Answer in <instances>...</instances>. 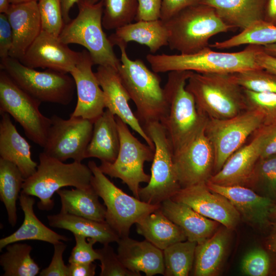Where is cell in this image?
I'll return each mask as SVG.
<instances>
[{
    "label": "cell",
    "instance_id": "277c9868",
    "mask_svg": "<svg viewBox=\"0 0 276 276\" xmlns=\"http://www.w3.org/2000/svg\"><path fill=\"white\" fill-rule=\"evenodd\" d=\"M186 87L198 110L208 119H228L247 109L243 89L231 74L193 72Z\"/></svg>",
    "mask_w": 276,
    "mask_h": 276
},
{
    "label": "cell",
    "instance_id": "9f6ffc18",
    "mask_svg": "<svg viewBox=\"0 0 276 276\" xmlns=\"http://www.w3.org/2000/svg\"><path fill=\"white\" fill-rule=\"evenodd\" d=\"M270 224L271 230L267 239L266 245L270 250L276 254V221Z\"/></svg>",
    "mask_w": 276,
    "mask_h": 276
},
{
    "label": "cell",
    "instance_id": "484cf974",
    "mask_svg": "<svg viewBox=\"0 0 276 276\" xmlns=\"http://www.w3.org/2000/svg\"><path fill=\"white\" fill-rule=\"evenodd\" d=\"M18 199L24 213V221L15 232L1 239L0 250L10 244L25 240L41 241L53 245L68 240L66 236L47 227L37 217L33 209L35 201L32 196L21 191Z\"/></svg>",
    "mask_w": 276,
    "mask_h": 276
},
{
    "label": "cell",
    "instance_id": "836d02e7",
    "mask_svg": "<svg viewBox=\"0 0 276 276\" xmlns=\"http://www.w3.org/2000/svg\"><path fill=\"white\" fill-rule=\"evenodd\" d=\"M25 179L15 164L0 158V198L5 206L8 221L12 226L16 224V201Z\"/></svg>",
    "mask_w": 276,
    "mask_h": 276
},
{
    "label": "cell",
    "instance_id": "f546056e",
    "mask_svg": "<svg viewBox=\"0 0 276 276\" xmlns=\"http://www.w3.org/2000/svg\"><path fill=\"white\" fill-rule=\"evenodd\" d=\"M230 231L223 226L211 237L197 244L194 275L214 276L219 273L226 254Z\"/></svg>",
    "mask_w": 276,
    "mask_h": 276
},
{
    "label": "cell",
    "instance_id": "c3c4849f",
    "mask_svg": "<svg viewBox=\"0 0 276 276\" xmlns=\"http://www.w3.org/2000/svg\"><path fill=\"white\" fill-rule=\"evenodd\" d=\"M13 44V32L6 14H0V57L1 60L9 56Z\"/></svg>",
    "mask_w": 276,
    "mask_h": 276
},
{
    "label": "cell",
    "instance_id": "d4e9b609",
    "mask_svg": "<svg viewBox=\"0 0 276 276\" xmlns=\"http://www.w3.org/2000/svg\"><path fill=\"white\" fill-rule=\"evenodd\" d=\"M0 156L15 164L25 179L36 171L38 164L32 159L31 146L17 131L10 116L1 113Z\"/></svg>",
    "mask_w": 276,
    "mask_h": 276
},
{
    "label": "cell",
    "instance_id": "11a10c76",
    "mask_svg": "<svg viewBox=\"0 0 276 276\" xmlns=\"http://www.w3.org/2000/svg\"><path fill=\"white\" fill-rule=\"evenodd\" d=\"M79 0H60L62 15L65 24L68 23L71 21L69 13L71 9L74 5L78 2Z\"/></svg>",
    "mask_w": 276,
    "mask_h": 276
},
{
    "label": "cell",
    "instance_id": "ba28073f",
    "mask_svg": "<svg viewBox=\"0 0 276 276\" xmlns=\"http://www.w3.org/2000/svg\"><path fill=\"white\" fill-rule=\"evenodd\" d=\"M0 67L20 88L41 102L67 105L73 99L76 84L67 73L38 71L10 56L1 60Z\"/></svg>",
    "mask_w": 276,
    "mask_h": 276
},
{
    "label": "cell",
    "instance_id": "2e32d148",
    "mask_svg": "<svg viewBox=\"0 0 276 276\" xmlns=\"http://www.w3.org/2000/svg\"><path fill=\"white\" fill-rule=\"evenodd\" d=\"M171 199L190 206L231 231L236 227L241 219L231 202L223 195L209 189L206 182L181 188Z\"/></svg>",
    "mask_w": 276,
    "mask_h": 276
},
{
    "label": "cell",
    "instance_id": "6125c7cd",
    "mask_svg": "<svg viewBox=\"0 0 276 276\" xmlns=\"http://www.w3.org/2000/svg\"><path fill=\"white\" fill-rule=\"evenodd\" d=\"M89 4H94L100 1V0H85Z\"/></svg>",
    "mask_w": 276,
    "mask_h": 276
},
{
    "label": "cell",
    "instance_id": "d6986e66",
    "mask_svg": "<svg viewBox=\"0 0 276 276\" xmlns=\"http://www.w3.org/2000/svg\"><path fill=\"white\" fill-rule=\"evenodd\" d=\"M95 74L103 91L105 108L120 118L154 149L153 141L130 107L131 99L118 70L110 66L99 65Z\"/></svg>",
    "mask_w": 276,
    "mask_h": 276
},
{
    "label": "cell",
    "instance_id": "b9f144b4",
    "mask_svg": "<svg viewBox=\"0 0 276 276\" xmlns=\"http://www.w3.org/2000/svg\"><path fill=\"white\" fill-rule=\"evenodd\" d=\"M41 30L59 37L65 23L60 0H39Z\"/></svg>",
    "mask_w": 276,
    "mask_h": 276
},
{
    "label": "cell",
    "instance_id": "94428289",
    "mask_svg": "<svg viewBox=\"0 0 276 276\" xmlns=\"http://www.w3.org/2000/svg\"><path fill=\"white\" fill-rule=\"evenodd\" d=\"M39 0H10L11 4H19L31 1H38Z\"/></svg>",
    "mask_w": 276,
    "mask_h": 276
},
{
    "label": "cell",
    "instance_id": "ffe728a7",
    "mask_svg": "<svg viewBox=\"0 0 276 276\" xmlns=\"http://www.w3.org/2000/svg\"><path fill=\"white\" fill-rule=\"evenodd\" d=\"M268 130V126H262L257 130L252 141L234 152L207 181L221 186H246L260 158Z\"/></svg>",
    "mask_w": 276,
    "mask_h": 276
},
{
    "label": "cell",
    "instance_id": "4dcf8cb0",
    "mask_svg": "<svg viewBox=\"0 0 276 276\" xmlns=\"http://www.w3.org/2000/svg\"><path fill=\"white\" fill-rule=\"evenodd\" d=\"M47 219L53 227L68 230L73 235L93 239L103 245L117 242L120 238L106 221H97L61 212L48 215Z\"/></svg>",
    "mask_w": 276,
    "mask_h": 276
},
{
    "label": "cell",
    "instance_id": "bcb514c9",
    "mask_svg": "<svg viewBox=\"0 0 276 276\" xmlns=\"http://www.w3.org/2000/svg\"><path fill=\"white\" fill-rule=\"evenodd\" d=\"M54 254L49 265L40 272V276H70L69 266L64 264L63 255L66 245L60 241L54 245Z\"/></svg>",
    "mask_w": 276,
    "mask_h": 276
},
{
    "label": "cell",
    "instance_id": "7bdbcfd3",
    "mask_svg": "<svg viewBox=\"0 0 276 276\" xmlns=\"http://www.w3.org/2000/svg\"><path fill=\"white\" fill-rule=\"evenodd\" d=\"M108 244L96 249L100 261V276H141L125 267L112 247Z\"/></svg>",
    "mask_w": 276,
    "mask_h": 276
},
{
    "label": "cell",
    "instance_id": "e575fe53",
    "mask_svg": "<svg viewBox=\"0 0 276 276\" xmlns=\"http://www.w3.org/2000/svg\"><path fill=\"white\" fill-rule=\"evenodd\" d=\"M6 248L0 256L3 276H35L39 273L40 267L31 256V246L15 242Z\"/></svg>",
    "mask_w": 276,
    "mask_h": 276
},
{
    "label": "cell",
    "instance_id": "30bf717a",
    "mask_svg": "<svg viewBox=\"0 0 276 276\" xmlns=\"http://www.w3.org/2000/svg\"><path fill=\"white\" fill-rule=\"evenodd\" d=\"M154 145L149 182L139 192L140 200L160 205L181 188L173 162V154L165 129L160 122L142 125Z\"/></svg>",
    "mask_w": 276,
    "mask_h": 276
},
{
    "label": "cell",
    "instance_id": "8992f818",
    "mask_svg": "<svg viewBox=\"0 0 276 276\" xmlns=\"http://www.w3.org/2000/svg\"><path fill=\"white\" fill-rule=\"evenodd\" d=\"M165 21L170 49L183 54L196 53L209 47L212 37L232 29L212 7L202 4L188 7Z\"/></svg>",
    "mask_w": 276,
    "mask_h": 276
},
{
    "label": "cell",
    "instance_id": "e0dca14e",
    "mask_svg": "<svg viewBox=\"0 0 276 276\" xmlns=\"http://www.w3.org/2000/svg\"><path fill=\"white\" fill-rule=\"evenodd\" d=\"M81 52L68 48L58 37L42 31L19 60L25 65L70 73L79 61Z\"/></svg>",
    "mask_w": 276,
    "mask_h": 276
},
{
    "label": "cell",
    "instance_id": "7dc6e473",
    "mask_svg": "<svg viewBox=\"0 0 276 276\" xmlns=\"http://www.w3.org/2000/svg\"><path fill=\"white\" fill-rule=\"evenodd\" d=\"M136 21L160 19L162 0H137Z\"/></svg>",
    "mask_w": 276,
    "mask_h": 276
},
{
    "label": "cell",
    "instance_id": "6f0895ef",
    "mask_svg": "<svg viewBox=\"0 0 276 276\" xmlns=\"http://www.w3.org/2000/svg\"><path fill=\"white\" fill-rule=\"evenodd\" d=\"M262 47L265 52L276 57V43Z\"/></svg>",
    "mask_w": 276,
    "mask_h": 276
},
{
    "label": "cell",
    "instance_id": "f5cc1de1",
    "mask_svg": "<svg viewBox=\"0 0 276 276\" xmlns=\"http://www.w3.org/2000/svg\"><path fill=\"white\" fill-rule=\"evenodd\" d=\"M256 61L261 68L276 75V57L265 52L262 46L257 54Z\"/></svg>",
    "mask_w": 276,
    "mask_h": 276
},
{
    "label": "cell",
    "instance_id": "5bb4252c",
    "mask_svg": "<svg viewBox=\"0 0 276 276\" xmlns=\"http://www.w3.org/2000/svg\"><path fill=\"white\" fill-rule=\"evenodd\" d=\"M50 119L51 126L43 152L63 162L68 159L81 162L85 159L94 122L77 117L65 120L56 114Z\"/></svg>",
    "mask_w": 276,
    "mask_h": 276
},
{
    "label": "cell",
    "instance_id": "d590c367",
    "mask_svg": "<svg viewBox=\"0 0 276 276\" xmlns=\"http://www.w3.org/2000/svg\"><path fill=\"white\" fill-rule=\"evenodd\" d=\"M276 43V26L261 20L242 30L240 33L222 41H217L209 47L219 50L244 44L264 46Z\"/></svg>",
    "mask_w": 276,
    "mask_h": 276
},
{
    "label": "cell",
    "instance_id": "5b68a950",
    "mask_svg": "<svg viewBox=\"0 0 276 276\" xmlns=\"http://www.w3.org/2000/svg\"><path fill=\"white\" fill-rule=\"evenodd\" d=\"M39 160L36 172L25 179L21 192L37 197V206L41 210L53 209V196L63 187L86 189L91 186L92 172L81 162L65 164L43 152L39 155Z\"/></svg>",
    "mask_w": 276,
    "mask_h": 276
},
{
    "label": "cell",
    "instance_id": "9c48e42d",
    "mask_svg": "<svg viewBox=\"0 0 276 276\" xmlns=\"http://www.w3.org/2000/svg\"><path fill=\"white\" fill-rule=\"evenodd\" d=\"M87 166L93 173L91 186L106 206L105 221L120 238L128 237L133 224L159 208L160 205L127 194L106 177L94 161H89Z\"/></svg>",
    "mask_w": 276,
    "mask_h": 276
},
{
    "label": "cell",
    "instance_id": "cb8c5ba5",
    "mask_svg": "<svg viewBox=\"0 0 276 276\" xmlns=\"http://www.w3.org/2000/svg\"><path fill=\"white\" fill-rule=\"evenodd\" d=\"M159 209L182 229L189 241L200 244L217 230L219 222L206 218L185 203L169 198L160 204Z\"/></svg>",
    "mask_w": 276,
    "mask_h": 276
},
{
    "label": "cell",
    "instance_id": "91938a15",
    "mask_svg": "<svg viewBox=\"0 0 276 276\" xmlns=\"http://www.w3.org/2000/svg\"><path fill=\"white\" fill-rule=\"evenodd\" d=\"M270 218L276 219V204H274L270 209Z\"/></svg>",
    "mask_w": 276,
    "mask_h": 276
},
{
    "label": "cell",
    "instance_id": "f35d334b",
    "mask_svg": "<svg viewBox=\"0 0 276 276\" xmlns=\"http://www.w3.org/2000/svg\"><path fill=\"white\" fill-rule=\"evenodd\" d=\"M103 27L108 30L120 28L135 19L137 0H102Z\"/></svg>",
    "mask_w": 276,
    "mask_h": 276
},
{
    "label": "cell",
    "instance_id": "9a60e30c",
    "mask_svg": "<svg viewBox=\"0 0 276 276\" xmlns=\"http://www.w3.org/2000/svg\"><path fill=\"white\" fill-rule=\"evenodd\" d=\"M173 162L181 188L207 182L214 168L215 154L205 128L173 154Z\"/></svg>",
    "mask_w": 276,
    "mask_h": 276
},
{
    "label": "cell",
    "instance_id": "7c38bea8",
    "mask_svg": "<svg viewBox=\"0 0 276 276\" xmlns=\"http://www.w3.org/2000/svg\"><path fill=\"white\" fill-rule=\"evenodd\" d=\"M41 102L20 88L3 70L0 71V113L11 116L23 128L26 136L43 148L51 119L40 111Z\"/></svg>",
    "mask_w": 276,
    "mask_h": 276
},
{
    "label": "cell",
    "instance_id": "ee69618b",
    "mask_svg": "<svg viewBox=\"0 0 276 276\" xmlns=\"http://www.w3.org/2000/svg\"><path fill=\"white\" fill-rule=\"evenodd\" d=\"M270 268V259L268 254L262 249L251 250L243 258L241 269L249 276H266Z\"/></svg>",
    "mask_w": 276,
    "mask_h": 276
},
{
    "label": "cell",
    "instance_id": "8fae6325",
    "mask_svg": "<svg viewBox=\"0 0 276 276\" xmlns=\"http://www.w3.org/2000/svg\"><path fill=\"white\" fill-rule=\"evenodd\" d=\"M120 145L116 160L112 163L101 162L100 170L111 177L118 178L128 186L134 197H139L140 184L148 183L150 175L144 170L145 162L152 161L154 150L148 144L141 143L130 132L128 125L116 117Z\"/></svg>",
    "mask_w": 276,
    "mask_h": 276
},
{
    "label": "cell",
    "instance_id": "8d00e7d4",
    "mask_svg": "<svg viewBox=\"0 0 276 276\" xmlns=\"http://www.w3.org/2000/svg\"><path fill=\"white\" fill-rule=\"evenodd\" d=\"M197 243L188 240L164 249L165 276H187L194 265Z\"/></svg>",
    "mask_w": 276,
    "mask_h": 276
},
{
    "label": "cell",
    "instance_id": "f6af8a7d",
    "mask_svg": "<svg viewBox=\"0 0 276 276\" xmlns=\"http://www.w3.org/2000/svg\"><path fill=\"white\" fill-rule=\"evenodd\" d=\"M74 236L76 243L69 257V263L93 262L99 260V254L93 248V245L97 242L96 240L80 235Z\"/></svg>",
    "mask_w": 276,
    "mask_h": 276
},
{
    "label": "cell",
    "instance_id": "7a4b0ae2",
    "mask_svg": "<svg viewBox=\"0 0 276 276\" xmlns=\"http://www.w3.org/2000/svg\"><path fill=\"white\" fill-rule=\"evenodd\" d=\"M261 47L249 44L242 51L227 53L214 51L208 47L192 54H149L146 58L152 71L156 73L187 71L199 73L232 74L260 68L256 61V55Z\"/></svg>",
    "mask_w": 276,
    "mask_h": 276
},
{
    "label": "cell",
    "instance_id": "6da1fadb",
    "mask_svg": "<svg viewBox=\"0 0 276 276\" xmlns=\"http://www.w3.org/2000/svg\"><path fill=\"white\" fill-rule=\"evenodd\" d=\"M193 72H169L164 87L166 108L160 122L165 129L173 154L205 128L208 119L198 110L193 96L186 87Z\"/></svg>",
    "mask_w": 276,
    "mask_h": 276
},
{
    "label": "cell",
    "instance_id": "74e56055",
    "mask_svg": "<svg viewBox=\"0 0 276 276\" xmlns=\"http://www.w3.org/2000/svg\"><path fill=\"white\" fill-rule=\"evenodd\" d=\"M246 186L273 201L276 199V154L259 159Z\"/></svg>",
    "mask_w": 276,
    "mask_h": 276
},
{
    "label": "cell",
    "instance_id": "7402d4cb",
    "mask_svg": "<svg viewBox=\"0 0 276 276\" xmlns=\"http://www.w3.org/2000/svg\"><path fill=\"white\" fill-rule=\"evenodd\" d=\"M6 15L13 32L9 56L20 60L41 31L38 2L11 4Z\"/></svg>",
    "mask_w": 276,
    "mask_h": 276
},
{
    "label": "cell",
    "instance_id": "603a6c76",
    "mask_svg": "<svg viewBox=\"0 0 276 276\" xmlns=\"http://www.w3.org/2000/svg\"><path fill=\"white\" fill-rule=\"evenodd\" d=\"M118 243V256L129 270L147 276L164 274L165 265L163 251L149 241H140L128 236L120 238Z\"/></svg>",
    "mask_w": 276,
    "mask_h": 276
},
{
    "label": "cell",
    "instance_id": "ab89813d",
    "mask_svg": "<svg viewBox=\"0 0 276 276\" xmlns=\"http://www.w3.org/2000/svg\"><path fill=\"white\" fill-rule=\"evenodd\" d=\"M231 75L243 89L276 93V75L263 68L247 70L232 73Z\"/></svg>",
    "mask_w": 276,
    "mask_h": 276
},
{
    "label": "cell",
    "instance_id": "1f68e13d",
    "mask_svg": "<svg viewBox=\"0 0 276 276\" xmlns=\"http://www.w3.org/2000/svg\"><path fill=\"white\" fill-rule=\"evenodd\" d=\"M135 224L137 234L162 250L173 244L187 240L182 229L167 218L159 208Z\"/></svg>",
    "mask_w": 276,
    "mask_h": 276
},
{
    "label": "cell",
    "instance_id": "3957f363",
    "mask_svg": "<svg viewBox=\"0 0 276 276\" xmlns=\"http://www.w3.org/2000/svg\"><path fill=\"white\" fill-rule=\"evenodd\" d=\"M126 43L118 42L121 63L118 72L131 100L136 108V116L142 125L160 122L166 108L164 88L159 76L150 70L143 60H131L128 56Z\"/></svg>",
    "mask_w": 276,
    "mask_h": 276
},
{
    "label": "cell",
    "instance_id": "4fadbf2b",
    "mask_svg": "<svg viewBox=\"0 0 276 276\" xmlns=\"http://www.w3.org/2000/svg\"><path fill=\"white\" fill-rule=\"evenodd\" d=\"M262 126V116L251 109L228 119H208L205 133L214 150V169L218 171L247 137Z\"/></svg>",
    "mask_w": 276,
    "mask_h": 276
},
{
    "label": "cell",
    "instance_id": "db71d44e",
    "mask_svg": "<svg viewBox=\"0 0 276 276\" xmlns=\"http://www.w3.org/2000/svg\"><path fill=\"white\" fill-rule=\"evenodd\" d=\"M263 20L276 26V0H266Z\"/></svg>",
    "mask_w": 276,
    "mask_h": 276
},
{
    "label": "cell",
    "instance_id": "681fc988",
    "mask_svg": "<svg viewBox=\"0 0 276 276\" xmlns=\"http://www.w3.org/2000/svg\"><path fill=\"white\" fill-rule=\"evenodd\" d=\"M202 0H162L160 19L167 21L182 10L199 4Z\"/></svg>",
    "mask_w": 276,
    "mask_h": 276
},
{
    "label": "cell",
    "instance_id": "816d5d0a",
    "mask_svg": "<svg viewBox=\"0 0 276 276\" xmlns=\"http://www.w3.org/2000/svg\"><path fill=\"white\" fill-rule=\"evenodd\" d=\"M70 276H94L96 265L93 262L70 263Z\"/></svg>",
    "mask_w": 276,
    "mask_h": 276
},
{
    "label": "cell",
    "instance_id": "680465c9",
    "mask_svg": "<svg viewBox=\"0 0 276 276\" xmlns=\"http://www.w3.org/2000/svg\"><path fill=\"white\" fill-rule=\"evenodd\" d=\"M11 4L10 0H0V13L6 14Z\"/></svg>",
    "mask_w": 276,
    "mask_h": 276
},
{
    "label": "cell",
    "instance_id": "83f0119b",
    "mask_svg": "<svg viewBox=\"0 0 276 276\" xmlns=\"http://www.w3.org/2000/svg\"><path fill=\"white\" fill-rule=\"evenodd\" d=\"M266 0H202L200 4L212 7L232 29H246L263 20Z\"/></svg>",
    "mask_w": 276,
    "mask_h": 276
},
{
    "label": "cell",
    "instance_id": "f907efd6",
    "mask_svg": "<svg viewBox=\"0 0 276 276\" xmlns=\"http://www.w3.org/2000/svg\"><path fill=\"white\" fill-rule=\"evenodd\" d=\"M268 127V130L263 143L260 158L276 154V125Z\"/></svg>",
    "mask_w": 276,
    "mask_h": 276
},
{
    "label": "cell",
    "instance_id": "60d3db41",
    "mask_svg": "<svg viewBox=\"0 0 276 276\" xmlns=\"http://www.w3.org/2000/svg\"><path fill=\"white\" fill-rule=\"evenodd\" d=\"M247 109H254L263 117L262 126L276 125V93L255 92L243 89Z\"/></svg>",
    "mask_w": 276,
    "mask_h": 276
},
{
    "label": "cell",
    "instance_id": "44dd1931",
    "mask_svg": "<svg viewBox=\"0 0 276 276\" xmlns=\"http://www.w3.org/2000/svg\"><path fill=\"white\" fill-rule=\"evenodd\" d=\"M206 185L211 191L225 196L248 223L260 227L270 224V211L274 204L271 199L243 186H221L209 181Z\"/></svg>",
    "mask_w": 276,
    "mask_h": 276
},
{
    "label": "cell",
    "instance_id": "d6a6232c",
    "mask_svg": "<svg viewBox=\"0 0 276 276\" xmlns=\"http://www.w3.org/2000/svg\"><path fill=\"white\" fill-rule=\"evenodd\" d=\"M60 212L97 221H105L106 208L99 200V196L91 186L86 189H59Z\"/></svg>",
    "mask_w": 276,
    "mask_h": 276
},
{
    "label": "cell",
    "instance_id": "4316f807",
    "mask_svg": "<svg viewBox=\"0 0 276 276\" xmlns=\"http://www.w3.org/2000/svg\"><path fill=\"white\" fill-rule=\"evenodd\" d=\"M108 38L113 46L118 42L134 41L146 45L154 54L168 45L169 32L166 22L160 19L139 20L117 29Z\"/></svg>",
    "mask_w": 276,
    "mask_h": 276
},
{
    "label": "cell",
    "instance_id": "f1b7e54d",
    "mask_svg": "<svg viewBox=\"0 0 276 276\" xmlns=\"http://www.w3.org/2000/svg\"><path fill=\"white\" fill-rule=\"evenodd\" d=\"M120 145L116 116L106 109L94 122L91 140L85 152L86 158L95 157L108 163L117 157Z\"/></svg>",
    "mask_w": 276,
    "mask_h": 276
},
{
    "label": "cell",
    "instance_id": "ac0fdd59",
    "mask_svg": "<svg viewBox=\"0 0 276 276\" xmlns=\"http://www.w3.org/2000/svg\"><path fill=\"white\" fill-rule=\"evenodd\" d=\"M94 65L89 53L84 50L70 73L75 81L77 94V102L70 117H81L93 122L105 108L103 91L92 70Z\"/></svg>",
    "mask_w": 276,
    "mask_h": 276
},
{
    "label": "cell",
    "instance_id": "52a82bcc",
    "mask_svg": "<svg viewBox=\"0 0 276 276\" xmlns=\"http://www.w3.org/2000/svg\"><path fill=\"white\" fill-rule=\"evenodd\" d=\"M77 16L64 25L59 38L66 44H78L89 53L94 64L110 66L118 70L121 62L103 30L102 0L91 4L79 0Z\"/></svg>",
    "mask_w": 276,
    "mask_h": 276
}]
</instances>
